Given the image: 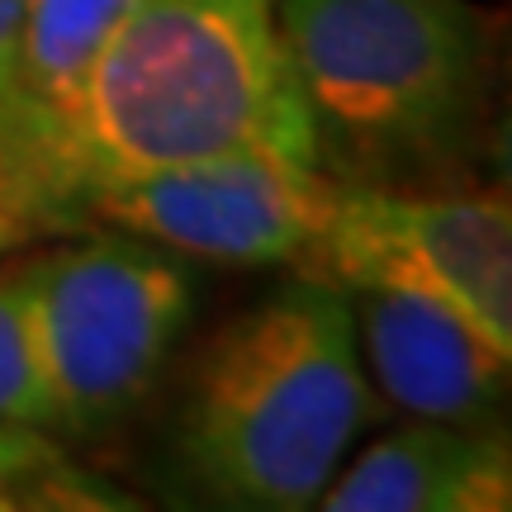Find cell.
Instances as JSON below:
<instances>
[{
  "instance_id": "obj_1",
  "label": "cell",
  "mask_w": 512,
  "mask_h": 512,
  "mask_svg": "<svg viewBox=\"0 0 512 512\" xmlns=\"http://www.w3.org/2000/svg\"><path fill=\"white\" fill-rule=\"evenodd\" d=\"M375 408L347 290L294 275L214 332L171 418L166 465L204 508L304 512Z\"/></svg>"
},
{
  "instance_id": "obj_2",
  "label": "cell",
  "mask_w": 512,
  "mask_h": 512,
  "mask_svg": "<svg viewBox=\"0 0 512 512\" xmlns=\"http://www.w3.org/2000/svg\"><path fill=\"white\" fill-rule=\"evenodd\" d=\"M223 157L323 162L275 0H133L67 128L86 223L105 185Z\"/></svg>"
},
{
  "instance_id": "obj_3",
  "label": "cell",
  "mask_w": 512,
  "mask_h": 512,
  "mask_svg": "<svg viewBox=\"0 0 512 512\" xmlns=\"http://www.w3.org/2000/svg\"><path fill=\"white\" fill-rule=\"evenodd\" d=\"M275 19L342 185L432 176L475 143L494 34L470 0H275Z\"/></svg>"
},
{
  "instance_id": "obj_4",
  "label": "cell",
  "mask_w": 512,
  "mask_h": 512,
  "mask_svg": "<svg viewBox=\"0 0 512 512\" xmlns=\"http://www.w3.org/2000/svg\"><path fill=\"white\" fill-rule=\"evenodd\" d=\"M185 256L124 228H81L10 266L48 399V432L110 437L176 356L195 285Z\"/></svg>"
},
{
  "instance_id": "obj_5",
  "label": "cell",
  "mask_w": 512,
  "mask_h": 512,
  "mask_svg": "<svg viewBox=\"0 0 512 512\" xmlns=\"http://www.w3.org/2000/svg\"><path fill=\"white\" fill-rule=\"evenodd\" d=\"M309 266L342 290L384 285L422 294L512 356L508 195L342 185L337 214L309 252Z\"/></svg>"
},
{
  "instance_id": "obj_6",
  "label": "cell",
  "mask_w": 512,
  "mask_h": 512,
  "mask_svg": "<svg viewBox=\"0 0 512 512\" xmlns=\"http://www.w3.org/2000/svg\"><path fill=\"white\" fill-rule=\"evenodd\" d=\"M337 200L342 181L323 162L223 157L95 190L91 228H124L190 261L280 266L309 261Z\"/></svg>"
},
{
  "instance_id": "obj_7",
  "label": "cell",
  "mask_w": 512,
  "mask_h": 512,
  "mask_svg": "<svg viewBox=\"0 0 512 512\" xmlns=\"http://www.w3.org/2000/svg\"><path fill=\"white\" fill-rule=\"evenodd\" d=\"M347 304L361 366L394 408L456 427H489L498 418L512 356L489 347L460 313L384 285L347 290Z\"/></svg>"
},
{
  "instance_id": "obj_8",
  "label": "cell",
  "mask_w": 512,
  "mask_h": 512,
  "mask_svg": "<svg viewBox=\"0 0 512 512\" xmlns=\"http://www.w3.org/2000/svg\"><path fill=\"white\" fill-rule=\"evenodd\" d=\"M328 512H503L512 508V446L503 427L427 422L370 441L323 489Z\"/></svg>"
},
{
  "instance_id": "obj_9",
  "label": "cell",
  "mask_w": 512,
  "mask_h": 512,
  "mask_svg": "<svg viewBox=\"0 0 512 512\" xmlns=\"http://www.w3.org/2000/svg\"><path fill=\"white\" fill-rule=\"evenodd\" d=\"M24 5L29 0H0V209L24 242H34L43 233L67 238L91 223L81 219L62 157L24 95Z\"/></svg>"
},
{
  "instance_id": "obj_10",
  "label": "cell",
  "mask_w": 512,
  "mask_h": 512,
  "mask_svg": "<svg viewBox=\"0 0 512 512\" xmlns=\"http://www.w3.org/2000/svg\"><path fill=\"white\" fill-rule=\"evenodd\" d=\"M128 10L133 0H29L24 5V95H29L38 128L57 147L67 181H72L67 128H72L76 100L86 91L95 57L105 53V43L124 24Z\"/></svg>"
},
{
  "instance_id": "obj_11",
  "label": "cell",
  "mask_w": 512,
  "mask_h": 512,
  "mask_svg": "<svg viewBox=\"0 0 512 512\" xmlns=\"http://www.w3.org/2000/svg\"><path fill=\"white\" fill-rule=\"evenodd\" d=\"M0 427L48 432V399H43V380H38L15 271H0Z\"/></svg>"
},
{
  "instance_id": "obj_12",
  "label": "cell",
  "mask_w": 512,
  "mask_h": 512,
  "mask_svg": "<svg viewBox=\"0 0 512 512\" xmlns=\"http://www.w3.org/2000/svg\"><path fill=\"white\" fill-rule=\"evenodd\" d=\"M19 456H24V437H19L15 427H0V475L15 470Z\"/></svg>"
},
{
  "instance_id": "obj_13",
  "label": "cell",
  "mask_w": 512,
  "mask_h": 512,
  "mask_svg": "<svg viewBox=\"0 0 512 512\" xmlns=\"http://www.w3.org/2000/svg\"><path fill=\"white\" fill-rule=\"evenodd\" d=\"M19 247H24V233H19L15 223L5 219V209H0V261H5L10 252H19Z\"/></svg>"
}]
</instances>
